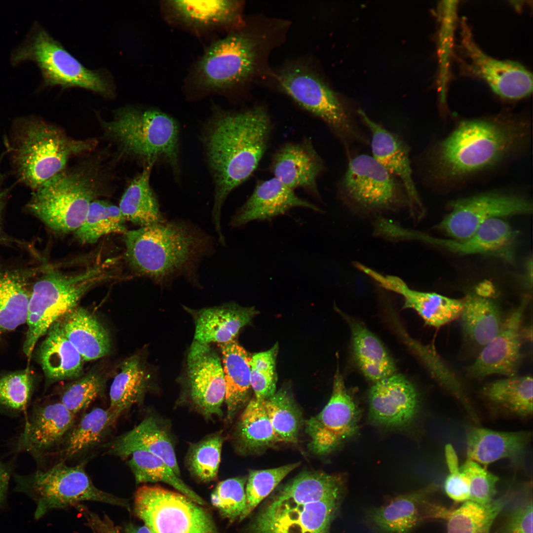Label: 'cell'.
<instances>
[{
	"label": "cell",
	"mask_w": 533,
	"mask_h": 533,
	"mask_svg": "<svg viewBox=\"0 0 533 533\" xmlns=\"http://www.w3.org/2000/svg\"><path fill=\"white\" fill-rule=\"evenodd\" d=\"M123 533H152L145 525L137 526L131 522L126 524L124 528Z\"/></svg>",
	"instance_id": "94428289"
},
{
	"label": "cell",
	"mask_w": 533,
	"mask_h": 533,
	"mask_svg": "<svg viewBox=\"0 0 533 533\" xmlns=\"http://www.w3.org/2000/svg\"><path fill=\"white\" fill-rule=\"evenodd\" d=\"M120 416L109 408H95L84 414L60 444L62 461L78 456L103 441Z\"/></svg>",
	"instance_id": "8d00e7d4"
},
{
	"label": "cell",
	"mask_w": 533,
	"mask_h": 533,
	"mask_svg": "<svg viewBox=\"0 0 533 533\" xmlns=\"http://www.w3.org/2000/svg\"><path fill=\"white\" fill-rule=\"evenodd\" d=\"M76 416L60 401L38 407L26 426L22 444L37 454L60 445L75 423Z\"/></svg>",
	"instance_id": "4dcf8cb0"
},
{
	"label": "cell",
	"mask_w": 533,
	"mask_h": 533,
	"mask_svg": "<svg viewBox=\"0 0 533 533\" xmlns=\"http://www.w3.org/2000/svg\"><path fill=\"white\" fill-rule=\"evenodd\" d=\"M360 118L371 134L372 156L388 172L399 179L407 194L410 214L419 220L424 214V209L414 184L406 144L396 134L370 119L361 110Z\"/></svg>",
	"instance_id": "7402d4cb"
},
{
	"label": "cell",
	"mask_w": 533,
	"mask_h": 533,
	"mask_svg": "<svg viewBox=\"0 0 533 533\" xmlns=\"http://www.w3.org/2000/svg\"><path fill=\"white\" fill-rule=\"evenodd\" d=\"M505 497L487 504L471 500L455 509H448L427 500L422 508L423 521H444L447 533H490L492 525L506 503Z\"/></svg>",
	"instance_id": "f546056e"
},
{
	"label": "cell",
	"mask_w": 533,
	"mask_h": 533,
	"mask_svg": "<svg viewBox=\"0 0 533 533\" xmlns=\"http://www.w3.org/2000/svg\"><path fill=\"white\" fill-rule=\"evenodd\" d=\"M263 403L280 442H297L302 421V414L289 391L283 387L263 401Z\"/></svg>",
	"instance_id": "bcb514c9"
},
{
	"label": "cell",
	"mask_w": 533,
	"mask_h": 533,
	"mask_svg": "<svg viewBox=\"0 0 533 533\" xmlns=\"http://www.w3.org/2000/svg\"><path fill=\"white\" fill-rule=\"evenodd\" d=\"M58 321L64 335L84 361L95 360L109 353L111 343L108 332L87 309L77 306Z\"/></svg>",
	"instance_id": "d6a6232c"
},
{
	"label": "cell",
	"mask_w": 533,
	"mask_h": 533,
	"mask_svg": "<svg viewBox=\"0 0 533 533\" xmlns=\"http://www.w3.org/2000/svg\"><path fill=\"white\" fill-rule=\"evenodd\" d=\"M490 288L480 287L475 293L464 299L461 318L465 336L475 344L483 347L499 332L503 319L496 304L488 296Z\"/></svg>",
	"instance_id": "836d02e7"
},
{
	"label": "cell",
	"mask_w": 533,
	"mask_h": 533,
	"mask_svg": "<svg viewBox=\"0 0 533 533\" xmlns=\"http://www.w3.org/2000/svg\"><path fill=\"white\" fill-rule=\"evenodd\" d=\"M370 420L389 427L409 424L419 406L417 391L404 376L394 374L374 383L368 393Z\"/></svg>",
	"instance_id": "ffe728a7"
},
{
	"label": "cell",
	"mask_w": 533,
	"mask_h": 533,
	"mask_svg": "<svg viewBox=\"0 0 533 533\" xmlns=\"http://www.w3.org/2000/svg\"><path fill=\"white\" fill-rule=\"evenodd\" d=\"M134 510L152 533H219L202 505L160 486L139 487L134 495Z\"/></svg>",
	"instance_id": "8fae6325"
},
{
	"label": "cell",
	"mask_w": 533,
	"mask_h": 533,
	"mask_svg": "<svg viewBox=\"0 0 533 533\" xmlns=\"http://www.w3.org/2000/svg\"><path fill=\"white\" fill-rule=\"evenodd\" d=\"M438 486L431 484L421 489L392 497L366 512L365 519L376 533H413L422 522V508Z\"/></svg>",
	"instance_id": "4316f807"
},
{
	"label": "cell",
	"mask_w": 533,
	"mask_h": 533,
	"mask_svg": "<svg viewBox=\"0 0 533 533\" xmlns=\"http://www.w3.org/2000/svg\"><path fill=\"white\" fill-rule=\"evenodd\" d=\"M219 346L222 355L226 385L225 401L229 420L248 400L251 388V357L234 340L219 344Z\"/></svg>",
	"instance_id": "74e56055"
},
{
	"label": "cell",
	"mask_w": 533,
	"mask_h": 533,
	"mask_svg": "<svg viewBox=\"0 0 533 533\" xmlns=\"http://www.w3.org/2000/svg\"><path fill=\"white\" fill-rule=\"evenodd\" d=\"M260 47L258 38L242 32L218 39L207 48L197 63L195 83L202 89L212 92L243 83L256 71Z\"/></svg>",
	"instance_id": "7c38bea8"
},
{
	"label": "cell",
	"mask_w": 533,
	"mask_h": 533,
	"mask_svg": "<svg viewBox=\"0 0 533 533\" xmlns=\"http://www.w3.org/2000/svg\"><path fill=\"white\" fill-rule=\"evenodd\" d=\"M223 443L221 435L213 434L190 447L187 464L190 473L199 481L206 483L216 479Z\"/></svg>",
	"instance_id": "7dc6e473"
},
{
	"label": "cell",
	"mask_w": 533,
	"mask_h": 533,
	"mask_svg": "<svg viewBox=\"0 0 533 533\" xmlns=\"http://www.w3.org/2000/svg\"><path fill=\"white\" fill-rule=\"evenodd\" d=\"M364 273L381 287L402 296L403 307L414 309L429 326L439 328L460 317L462 313L463 299L413 290L400 278L383 275L369 267L364 269Z\"/></svg>",
	"instance_id": "603a6c76"
},
{
	"label": "cell",
	"mask_w": 533,
	"mask_h": 533,
	"mask_svg": "<svg viewBox=\"0 0 533 533\" xmlns=\"http://www.w3.org/2000/svg\"><path fill=\"white\" fill-rule=\"evenodd\" d=\"M33 273L32 270L0 268V338L27 322L29 282Z\"/></svg>",
	"instance_id": "d590c367"
},
{
	"label": "cell",
	"mask_w": 533,
	"mask_h": 533,
	"mask_svg": "<svg viewBox=\"0 0 533 533\" xmlns=\"http://www.w3.org/2000/svg\"><path fill=\"white\" fill-rule=\"evenodd\" d=\"M450 207V212L437 228L457 240L470 237L490 220L529 214L533 209L532 203L523 197L497 193L458 199Z\"/></svg>",
	"instance_id": "2e32d148"
},
{
	"label": "cell",
	"mask_w": 533,
	"mask_h": 533,
	"mask_svg": "<svg viewBox=\"0 0 533 533\" xmlns=\"http://www.w3.org/2000/svg\"><path fill=\"white\" fill-rule=\"evenodd\" d=\"M531 438V434L526 431L469 427L466 433L467 457L484 466L501 459L517 462L524 455Z\"/></svg>",
	"instance_id": "f1b7e54d"
},
{
	"label": "cell",
	"mask_w": 533,
	"mask_h": 533,
	"mask_svg": "<svg viewBox=\"0 0 533 533\" xmlns=\"http://www.w3.org/2000/svg\"><path fill=\"white\" fill-rule=\"evenodd\" d=\"M125 222L118 206L96 199L91 202L83 223L74 232L75 237L83 244L95 243L108 234H124L127 230Z\"/></svg>",
	"instance_id": "ee69618b"
},
{
	"label": "cell",
	"mask_w": 533,
	"mask_h": 533,
	"mask_svg": "<svg viewBox=\"0 0 533 533\" xmlns=\"http://www.w3.org/2000/svg\"><path fill=\"white\" fill-rule=\"evenodd\" d=\"M9 481V473L7 467L0 462V504L3 502Z\"/></svg>",
	"instance_id": "91938a15"
},
{
	"label": "cell",
	"mask_w": 533,
	"mask_h": 533,
	"mask_svg": "<svg viewBox=\"0 0 533 533\" xmlns=\"http://www.w3.org/2000/svg\"><path fill=\"white\" fill-rule=\"evenodd\" d=\"M445 457L449 474L447 477L444 488L447 495L456 502H464L470 500L469 481L461 472L458 457L450 444L445 447Z\"/></svg>",
	"instance_id": "11a10c76"
},
{
	"label": "cell",
	"mask_w": 533,
	"mask_h": 533,
	"mask_svg": "<svg viewBox=\"0 0 533 533\" xmlns=\"http://www.w3.org/2000/svg\"><path fill=\"white\" fill-rule=\"evenodd\" d=\"M344 496L334 474L305 471L278 488L251 522L249 533H330Z\"/></svg>",
	"instance_id": "7a4b0ae2"
},
{
	"label": "cell",
	"mask_w": 533,
	"mask_h": 533,
	"mask_svg": "<svg viewBox=\"0 0 533 533\" xmlns=\"http://www.w3.org/2000/svg\"><path fill=\"white\" fill-rule=\"evenodd\" d=\"M106 162L98 155L65 168L34 190L29 210L51 229L75 232L106 186Z\"/></svg>",
	"instance_id": "5b68a950"
},
{
	"label": "cell",
	"mask_w": 533,
	"mask_h": 533,
	"mask_svg": "<svg viewBox=\"0 0 533 533\" xmlns=\"http://www.w3.org/2000/svg\"><path fill=\"white\" fill-rule=\"evenodd\" d=\"M105 380L98 373L90 372L66 386L60 401L76 415L87 408L104 391Z\"/></svg>",
	"instance_id": "816d5d0a"
},
{
	"label": "cell",
	"mask_w": 533,
	"mask_h": 533,
	"mask_svg": "<svg viewBox=\"0 0 533 533\" xmlns=\"http://www.w3.org/2000/svg\"><path fill=\"white\" fill-rule=\"evenodd\" d=\"M360 417V410L337 371L327 404L318 414L305 421L309 449L319 455L332 452L357 434Z\"/></svg>",
	"instance_id": "9a60e30c"
},
{
	"label": "cell",
	"mask_w": 533,
	"mask_h": 533,
	"mask_svg": "<svg viewBox=\"0 0 533 533\" xmlns=\"http://www.w3.org/2000/svg\"><path fill=\"white\" fill-rule=\"evenodd\" d=\"M272 125L262 107L217 113L208 123L203 143L215 183L212 219L223 235L221 209L230 192L253 173L264 154Z\"/></svg>",
	"instance_id": "6da1fadb"
},
{
	"label": "cell",
	"mask_w": 533,
	"mask_h": 533,
	"mask_svg": "<svg viewBox=\"0 0 533 533\" xmlns=\"http://www.w3.org/2000/svg\"><path fill=\"white\" fill-rule=\"evenodd\" d=\"M187 363L188 390L194 406L206 417L221 416L226 385L219 356L209 344L193 340Z\"/></svg>",
	"instance_id": "e0dca14e"
},
{
	"label": "cell",
	"mask_w": 533,
	"mask_h": 533,
	"mask_svg": "<svg viewBox=\"0 0 533 533\" xmlns=\"http://www.w3.org/2000/svg\"><path fill=\"white\" fill-rule=\"evenodd\" d=\"M257 313L254 307L233 303L201 309L195 315L194 340L206 344L229 342Z\"/></svg>",
	"instance_id": "1f68e13d"
},
{
	"label": "cell",
	"mask_w": 533,
	"mask_h": 533,
	"mask_svg": "<svg viewBox=\"0 0 533 533\" xmlns=\"http://www.w3.org/2000/svg\"><path fill=\"white\" fill-rule=\"evenodd\" d=\"M93 533H95V532H93Z\"/></svg>",
	"instance_id": "be15d7a7"
},
{
	"label": "cell",
	"mask_w": 533,
	"mask_h": 533,
	"mask_svg": "<svg viewBox=\"0 0 533 533\" xmlns=\"http://www.w3.org/2000/svg\"><path fill=\"white\" fill-rule=\"evenodd\" d=\"M237 434L241 444L249 449H258L280 442L267 416L263 401L251 399L242 412Z\"/></svg>",
	"instance_id": "f6af8a7d"
},
{
	"label": "cell",
	"mask_w": 533,
	"mask_h": 533,
	"mask_svg": "<svg viewBox=\"0 0 533 533\" xmlns=\"http://www.w3.org/2000/svg\"><path fill=\"white\" fill-rule=\"evenodd\" d=\"M246 477L226 479L218 484L211 495V502L221 516L230 522L245 519L247 502Z\"/></svg>",
	"instance_id": "c3c4849f"
},
{
	"label": "cell",
	"mask_w": 533,
	"mask_h": 533,
	"mask_svg": "<svg viewBox=\"0 0 533 533\" xmlns=\"http://www.w3.org/2000/svg\"><path fill=\"white\" fill-rule=\"evenodd\" d=\"M483 395L489 401L521 418L533 414V378L514 376L487 384Z\"/></svg>",
	"instance_id": "b9f144b4"
},
{
	"label": "cell",
	"mask_w": 533,
	"mask_h": 533,
	"mask_svg": "<svg viewBox=\"0 0 533 533\" xmlns=\"http://www.w3.org/2000/svg\"><path fill=\"white\" fill-rule=\"evenodd\" d=\"M348 321L354 359L363 375L375 383L395 374L394 362L377 337L359 322Z\"/></svg>",
	"instance_id": "f35d334b"
},
{
	"label": "cell",
	"mask_w": 533,
	"mask_h": 533,
	"mask_svg": "<svg viewBox=\"0 0 533 533\" xmlns=\"http://www.w3.org/2000/svg\"><path fill=\"white\" fill-rule=\"evenodd\" d=\"M527 305L524 299L503 319L495 337L482 347L468 368L470 375L482 378L493 374L516 376L521 358V328Z\"/></svg>",
	"instance_id": "d6986e66"
},
{
	"label": "cell",
	"mask_w": 533,
	"mask_h": 533,
	"mask_svg": "<svg viewBox=\"0 0 533 533\" xmlns=\"http://www.w3.org/2000/svg\"><path fill=\"white\" fill-rule=\"evenodd\" d=\"M153 165H145L143 171L131 181L118 206L125 221L140 227L164 222L158 200L150 186Z\"/></svg>",
	"instance_id": "ab89813d"
},
{
	"label": "cell",
	"mask_w": 533,
	"mask_h": 533,
	"mask_svg": "<svg viewBox=\"0 0 533 533\" xmlns=\"http://www.w3.org/2000/svg\"><path fill=\"white\" fill-rule=\"evenodd\" d=\"M457 1H443L441 5L442 15L440 33V56L441 63L442 92L441 101L445 99V87L447 79L449 56L451 52V41L456 16Z\"/></svg>",
	"instance_id": "9f6ffc18"
},
{
	"label": "cell",
	"mask_w": 533,
	"mask_h": 533,
	"mask_svg": "<svg viewBox=\"0 0 533 533\" xmlns=\"http://www.w3.org/2000/svg\"><path fill=\"white\" fill-rule=\"evenodd\" d=\"M241 1L167 0L163 3L169 20L195 30L232 28L241 25Z\"/></svg>",
	"instance_id": "d4e9b609"
},
{
	"label": "cell",
	"mask_w": 533,
	"mask_h": 533,
	"mask_svg": "<svg viewBox=\"0 0 533 533\" xmlns=\"http://www.w3.org/2000/svg\"><path fill=\"white\" fill-rule=\"evenodd\" d=\"M324 165L311 143H288L274 154L271 170L274 178L290 189L302 188L319 198L317 180Z\"/></svg>",
	"instance_id": "484cf974"
},
{
	"label": "cell",
	"mask_w": 533,
	"mask_h": 533,
	"mask_svg": "<svg viewBox=\"0 0 533 533\" xmlns=\"http://www.w3.org/2000/svg\"><path fill=\"white\" fill-rule=\"evenodd\" d=\"M461 44L475 74L485 80L502 98L518 99L533 90L532 74L522 65L510 60L500 61L486 54L476 44L465 19L462 20Z\"/></svg>",
	"instance_id": "ac0fdd59"
},
{
	"label": "cell",
	"mask_w": 533,
	"mask_h": 533,
	"mask_svg": "<svg viewBox=\"0 0 533 533\" xmlns=\"http://www.w3.org/2000/svg\"><path fill=\"white\" fill-rule=\"evenodd\" d=\"M127 464L137 484L160 482L169 485L196 503L204 506L205 501L187 485L160 457L144 450L132 452Z\"/></svg>",
	"instance_id": "7bdbcfd3"
},
{
	"label": "cell",
	"mask_w": 533,
	"mask_h": 533,
	"mask_svg": "<svg viewBox=\"0 0 533 533\" xmlns=\"http://www.w3.org/2000/svg\"><path fill=\"white\" fill-rule=\"evenodd\" d=\"M20 491L36 502L35 518L39 519L53 509H64L87 501L104 502L130 510L127 499L97 488L85 470V462L74 466L61 461L19 482Z\"/></svg>",
	"instance_id": "30bf717a"
},
{
	"label": "cell",
	"mask_w": 533,
	"mask_h": 533,
	"mask_svg": "<svg viewBox=\"0 0 533 533\" xmlns=\"http://www.w3.org/2000/svg\"><path fill=\"white\" fill-rule=\"evenodd\" d=\"M340 189L346 203L363 212H380L409 207L401 182L369 155L362 154L350 159Z\"/></svg>",
	"instance_id": "4fadbf2b"
},
{
	"label": "cell",
	"mask_w": 533,
	"mask_h": 533,
	"mask_svg": "<svg viewBox=\"0 0 533 533\" xmlns=\"http://www.w3.org/2000/svg\"><path fill=\"white\" fill-rule=\"evenodd\" d=\"M24 122L17 133L13 161L20 180L34 190L66 168L71 157L91 152L98 144L93 138H72L39 119Z\"/></svg>",
	"instance_id": "52a82bcc"
},
{
	"label": "cell",
	"mask_w": 533,
	"mask_h": 533,
	"mask_svg": "<svg viewBox=\"0 0 533 533\" xmlns=\"http://www.w3.org/2000/svg\"><path fill=\"white\" fill-rule=\"evenodd\" d=\"M10 60L14 65L35 62L42 76V87H78L106 98L114 96L113 83L106 74L85 67L38 23L13 51Z\"/></svg>",
	"instance_id": "9c48e42d"
},
{
	"label": "cell",
	"mask_w": 533,
	"mask_h": 533,
	"mask_svg": "<svg viewBox=\"0 0 533 533\" xmlns=\"http://www.w3.org/2000/svg\"><path fill=\"white\" fill-rule=\"evenodd\" d=\"M402 240H417L460 255H488L512 260L516 232L502 218L489 220L470 237L463 240L433 237L418 231L403 228Z\"/></svg>",
	"instance_id": "44dd1931"
},
{
	"label": "cell",
	"mask_w": 533,
	"mask_h": 533,
	"mask_svg": "<svg viewBox=\"0 0 533 533\" xmlns=\"http://www.w3.org/2000/svg\"><path fill=\"white\" fill-rule=\"evenodd\" d=\"M496 533H533L532 498L516 506Z\"/></svg>",
	"instance_id": "6f0895ef"
},
{
	"label": "cell",
	"mask_w": 533,
	"mask_h": 533,
	"mask_svg": "<svg viewBox=\"0 0 533 533\" xmlns=\"http://www.w3.org/2000/svg\"><path fill=\"white\" fill-rule=\"evenodd\" d=\"M123 234L130 267L158 283L190 272L209 247L204 235L179 221L140 227Z\"/></svg>",
	"instance_id": "277c9868"
},
{
	"label": "cell",
	"mask_w": 533,
	"mask_h": 533,
	"mask_svg": "<svg viewBox=\"0 0 533 533\" xmlns=\"http://www.w3.org/2000/svg\"><path fill=\"white\" fill-rule=\"evenodd\" d=\"M113 259L84 268L66 271L45 267L30 291L23 351L29 357L38 341L50 327L77 306L91 288L116 276Z\"/></svg>",
	"instance_id": "8992f818"
},
{
	"label": "cell",
	"mask_w": 533,
	"mask_h": 533,
	"mask_svg": "<svg viewBox=\"0 0 533 533\" xmlns=\"http://www.w3.org/2000/svg\"><path fill=\"white\" fill-rule=\"evenodd\" d=\"M148 379L146 368L138 355L125 359L110 386L109 408L121 416L139 403L146 391Z\"/></svg>",
	"instance_id": "60d3db41"
},
{
	"label": "cell",
	"mask_w": 533,
	"mask_h": 533,
	"mask_svg": "<svg viewBox=\"0 0 533 533\" xmlns=\"http://www.w3.org/2000/svg\"><path fill=\"white\" fill-rule=\"evenodd\" d=\"M277 80L284 93L322 120L342 140L361 139L344 104L315 73L302 66H294L281 71Z\"/></svg>",
	"instance_id": "5bb4252c"
},
{
	"label": "cell",
	"mask_w": 533,
	"mask_h": 533,
	"mask_svg": "<svg viewBox=\"0 0 533 533\" xmlns=\"http://www.w3.org/2000/svg\"><path fill=\"white\" fill-rule=\"evenodd\" d=\"M5 195L4 191L0 190V241L3 239L2 231L1 228V212L3 207V198Z\"/></svg>",
	"instance_id": "6125c7cd"
},
{
	"label": "cell",
	"mask_w": 533,
	"mask_h": 533,
	"mask_svg": "<svg viewBox=\"0 0 533 533\" xmlns=\"http://www.w3.org/2000/svg\"><path fill=\"white\" fill-rule=\"evenodd\" d=\"M45 335L38 350V358L46 378L56 381L78 378L84 360L64 335L58 321Z\"/></svg>",
	"instance_id": "e575fe53"
},
{
	"label": "cell",
	"mask_w": 533,
	"mask_h": 533,
	"mask_svg": "<svg viewBox=\"0 0 533 533\" xmlns=\"http://www.w3.org/2000/svg\"><path fill=\"white\" fill-rule=\"evenodd\" d=\"M459 468L469 481V500L487 504L494 500L498 481L497 476L489 471L485 466L468 459Z\"/></svg>",
	"instance_id": "f5cc1de1"
},
{
	"label": "cell",
	"mask_w": 533,
	"mask_h": 533,
	"mask_svg": "<svg viewBox=\"0 0 533 533\" xmlns=\"http://www.w3.org/2000/svg\"><path fill=\"white\" fill-rule=\"evenodd\" d=\"M278 344L265 351L256 353L250 358V382L255 398L264 401L276 392L277 380L276 360Z\"/></svg>",
	"instance_id": "f907efd6"
},
{
	"label": "cell",
	"mask_w": 533,
	"mask_h": 533,
	"mask_svg": "<svg viewBox=\"0 0 533 533\" xmlns=\"http://www.w3.org/2000/svg\"><path fill=\"white\" fill-rule=\"evenodd\" d=\"M528 130L526 122L510 118L461 122L431 152V175L452 181L493 164L519 146Z\"/></svg>",
	"instance_id": "3957f363"
},
{
	"label": "cell",
	"mask_w": 533,
	"mask_h": 533,
	"mask_svg": "<svg viewBox=\"0 0 533 533\" xmlns=\"http://www.w3.org/2000/svg\"><path fill=\"white\" fill-rule=\"evenodd\" d=\"M107 454L127 458L137 450L149 452L164 460L179 476L180 468L170 435L158 420L152 417L143 419L133 428L104 444Z\"/></svg>",
	"instance_id": "83f0119b"
},
{
	"label": "cell",
	"mask_w": 533,
	"mask_h": 533,
	"mask_svg": "<svg viewBox=\"0 0 533 533\" xmlns=\"http://www.w3.org/2000/svg\"><path fill=\"white\" fill-rule=\"evenodd\" d=\"M300 462L264 470H250L246 483L245 518L267 497Z\"/></svg>",
	"instance_id": "681fc988"
},
{
	"label": "cell",
	"mask_w": 533,
	"mask_h": 533,
	"mask_svg": "<svg viewBox=\"0 0 533 533\" xmlns=\"http://www.w3.org/2000/svg\"><path fill=\"white\" fill-rule=\"evenodd\" d=\"M101 124L121 155L141 160L145 165L162 160L177 167L179 127L169 115L154 109L126 107L115 111L112 119L101 120Z\"/></svg>",
	"instance_id": "ba28073f"
},
{
	"label": "cell",
	"mask_w": 533,
	"mask_h": 533,
	"mask_svg": "<svg viewBox=\"0 0 533 533\" xmlns=\"http://www.w3.org/2000/svg\"><path fill=\"white\" fill-rule=\"evenodd\" d=\"M33 383L32 376L28 369L0 377V403L11 409H24Z\"/></svg>",
	"instance_id": "db71d44e"
},
{
	"label": "cell",
	"mask_w": 533,
	"mask_h": 533,
	"mask_svg": "<svg viewBox=\"0 0 533 533\" xmlns=\"http://www.w3.org/2000/svg\"><path fill=\"white\" fill-rule=\"evenodd\" d=\"M295 207L322 211L273 177L258 183L253 193L232 217L230 226L238 228L253 221L271 220Z\"/></svg>",
	"instance_id": "cb8c5ba5"
},
{
	"label": "cell",
	"mask_w": 533,
	"mask_h": 533,
	"mask_svg": "<svg viewBox=\"0 0 533 533\" xmlns=\"http://www.w3.org/2000/svg\"><path fill=\"white\" fill-rule=\"evenodd\" d=\"M78 509L85 518L88 525L96 533H121L120 528L114 525V522L106 515L103 519L97 514L90 512L81 504L75 506Z\"/></svg>",
	"instance_id": "680465c9"
}]
</instances>
